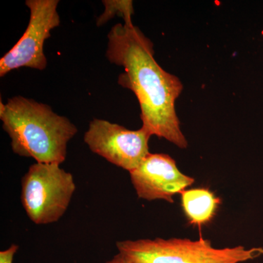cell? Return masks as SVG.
<instances>
[{
	"label": "cell",
	"mask_w": 263,
	"mask_h": 263,
	"mask_svg": "<svg viewBox=\"0 0 263 263\" xmlns=\"http://www.w3.org/2000/svg\"><path fill=\"white\" fill-rule=\"evenodd\" d=\"M116 245L119 253L136 263H241L263 254L262 249L243 246L215 248L202 238L126 240Z\"/></svg>",
	"instance_id": "cell-3"
},
{
	"label": "cell",
	"mask_w": 263,
	"mask_h": 263,
	"mask_svg": "<svg viewBox=\"0 0 263 263\" xmlns=\"http://www.w3.org/2000/svg\"><path fill=\"white\" fill-rule=\"evenodd\" d=\"M76 189L73 176L61 164L36 162L22 178L21 200L33 223L52 224L67 212Z\"/></svg>",
	"instance_id": "cell-4"
},
{
	"label": "cell",
	"mask_w": 263,
	"mask_h": 263,
	"mask_svg": "<svg viewBox=\"0 0 263 263\" xmlns=\"http://www.w3.org/2000/svg\"><path fill=\"white\" fill-rule=\"evenodd\" d=\"M137 195L143 200H163L173 203L176 194H181L195 182V179L183 174L176 161L165 154H152L129 172Z\"/></svg>",
	"instance_id": "cell-7"
},
{
	"label": "cell",
	"mask_w": 263,
	"mask_h": 263,
	"mask_svg": "<svg viewBox=\"0 0 263 263\" xmlns=\"http://www.w3.org/2000/svg\"><path fill=\"white\" fill-rule=\"evenodd\" d=\"M106 57L124 67L118 83L131 90L141 108L142 127L184 149L188 142L180 127L175 103L183 90L179 78L156 61L153 43L133 24H117L108 34Z\"/></svg>",
	"instance_id": "cell-1"
},
{
	"label": "cell",
	"mask_w": 263,
	"mask_h": 263,
	"mask_svg": "<svg viewBox=\"0 0 263 263\" xmlns=\"http://www.w3.org/2000/svg\"><path fill=\"white\" fill-rule=\"evenodd\" d=\"M105 11L97 21V26L100 27L113 18L114 16H121L124 24H131L132 15L134 13L133 1L128 0H104Z\"/></svg>",
	"instance_id": "cell-9"
},
{
	"label": "cell",
	"mask_w": 263,
	"mask_h": 263,
	"mask_svg": "<svg viewBox=\"0 0 263 263\" xmlns=\"http://www.w3.org/2000/svg\"><path fill=\"white\" fill-rule=\"evenodd\" d=\"M58 0H27L30 18L23 35L0 60V76L12 70L29 67L43 70L47 66L44 43L51 37L52 29L59 27Z\"/></svg>",
	"instance_id": "cell-5"
},
{
	"label": "cell",
	"mask_w": 263,
	"mask_h": 263,
	"mask_svg": "<svg viewBox=\"0 0 263 263\" xmlns=\"http://www.w3.org/2000/svg\"><path fill=\"white\" fill-rule=\"evenodd\" d=\"M181 194L183 210L192 224L201 226L214 217L219 199L210 190L192 189Z\"/></svg>",
	"instance_id": "cell-8"
},
{
	"label": "cell",
	"mask_w": 263,
	"mask_h": 263,
	"mask_svg": "<svg viewBox=\"0 0 263 263\" xmlns=\"http://www.w3.org/2000/svg\"><path fill=\"white\" fill-rule=\"evenodd\" d=\"M151 135L144 129L130 130L104 119H93L84 140L89 149L108 162L131 172L149 155Z\"/></svg>",
	"instance_id": "cell-6"
},
{
	"label": "cell",
	"mask_w": 263,
	"mask_h": 263,
	"mask_svg": "<svg viewBox=\"0 0 263 263\" xmlns=\"http://www.w3.org/2000/svg\"><path fill=\"white\" fill-rule=\"evenodd\" d=\"M0 119L15 155L38 163H63L67 144L78 133L67 118L46 104L22 96L8 99L5 104L0 102Z\"/></svg>",
	"instance_id": "cell-2"
},
{
	"label": "cell",
	"mask_w": 263,
	"mask_h": 263,
	"mask_svg": "<svg viewBox=\"0 0 263 263\" xmlns=\"http://www.w3.org/2000/svg\"><path fill=\"white\" fill-rule=\"evenodd\" d=\"M105 263H136L132 259L128 258L126 256L123 255V254L119 253L114 255L111 259H109Z\"/></svg>",
	"instance_id": "cell-11"
},
{
	"label": "cell",
	"mask_w": 263,
	"mask_h": 263,
	"mask_svg": "<svg viewBox=\"0 0 263 263\" xmlns=\"http://www.w3.org/2000/svg\"><path fill=\"white\" fill-rule=\"evenodd\" d=\"M18 249V246L11 245L8 249L0 252V263H13V259Z\"/></svg>",
	"instance_id": "cell-10"
}]
</instances>
